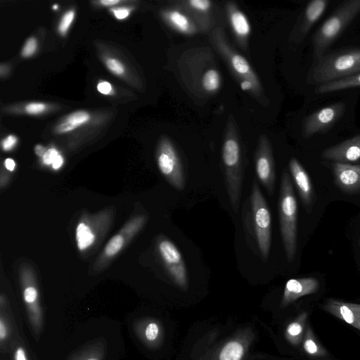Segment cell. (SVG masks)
Listing matches in <instances>:
<instances>
[{
    "instance_id": "cell-1",
    "label": "cell",
    "mask_w": 360,
    "mask_h": 360,
    "mask_svg": "<svg viewBox=\"0 0 360 360\" xmlns=\"http://www.w3.org/2000/svg\"><path fill=\"white\" fill-rule=\"evenodd\" d=\"M360 72V48L338 50L317 59L310 72L312 84L319 85Z\"/></svg>"
},
{
    "instance_id": "cell-2",
    "label": "cell",
    "mask_w": 360,
    "mask_h": 360,
    "mask_svg": "<svg viewBox=\"0 0 360 360\" xmlns=\"http://www.w3.org/2000/svg\"><path fill=\"white\" fill-rule=\"evenodd\" d=\"M278 216L286 257L288 262H292L297 251V205L290 178L285 169L281 176Z\"/></svg>"
},
{
    "instance_id": "cell-3",
    "label": "cell",
    "mask_w": 360,
    "mask_h": 360,
    "mask_svg": "<svg viewBox=\"0 0 360 360\" xmlns=\"http://www.w3.org/2000/svg\"><path fill=\"white\" fill-rule=\"evenodd\" d=\"M360 13V0L342 3L320 26L313 39L314 53L316 59L338 39L344 30Z\"/></svg>"
},
{
    "instance_id": "cell-4",
    "label": "cell",
    "mask_w": 360,
    "mask_h": 360,
    "mask_svg": "<svg viewBox=\"0 0 360 360\" xmlns=\"http://www.w3.org/2000/svg\"><path fill=\"white\" fill-rule=\"evenodd\" d=\"M221 158L230 203L237 212L242 191L243 168L240 143L232 124H229L224 139Z\"/></svg>"
},
{
    "instance_id": "cell-5",
    "label": "cell",
    "mask_w": 360,
    "mask_h": 360,
    "mask_svg": "<svg viewBox=\"0 0 360 360\" xmlns=\"http://www.w3.org/2000/svg\"><path fill=\"white\" fill-rule=\"evenodd\" d=\"M212 41L228 64L240 89L255 96H261L262 89L250 64L229 44L220 28L212 32Z\"/></svg>"
},
{
    "instance_id": "cell-6",
    "label": "cell",
    "mask_w": 360,
    "mask_h": 360,
    "mask_svg": "<svg viewBox=\"0 0 360 360\" xmlns=\"http://www.w3.org/2000/svg\"><path fill=\"white\" fill-rule=\"evenodd\" d=\"M253 231L262 257L267 259L271 240V217L268 205L254 180L250 195Z\"/></svg>"
},
{
    "instance_id": "cell-7",
    "label": "cell",
    "mask_w": 360,
    "mask_h": 360,
    "mask_svg": "<svg viewBox=\"0 0 360 360\" xmlns=\"http://www.w3.org/2000/svg\"><path fill=\"white\" fill-rule=\"evenodd\" d=\"M112 210H102L94 214L82 216L75 229V241L78 250H89L104 236L111 224Z\"/></svg>"
},
{
    "instance_id": "cell-8",
    "label": "cell",
    "mask_w": 360,
    "mask_h": 360,
    "mask_svg": "<svg viewBox=\"0 0 360 360\" xmlns=\"http://www.w3.org/2000/svg\"><path fill=\"white\" fill-rule=\"evenodd\" d=\"M19 276L30 322L34 331L39 333L41 329L43 316L34 270L30 264L22 263L19 267Z\"/></svg>"
},
{
    "instance_id": "cell-9",
    "label": "cell",
    "mask_w": 360,
    "mask_h": 360,
    "mask_svg": "<svg viewBox=\"0 0 360 360\" xmlns=\"http://www.w3.org/2000/svg\"><path fill=\"white\" fill-rule=\"evenodd\" d=\"M146 221L147 217L143 214L136 215L127 221L119 232L108 240L95 262L94 269H103L142 229Z\"/></svg>"
},
{
    "instance_id": "cell-10",
    "label": "cell",
    "mask_w": 360,
    "mask_h": 360,
    "mask_svg": "<svg viewBox=\"0 0 360 360\" xmlns=\"http://www.w3.org/2000/svg\"><path fill=\"white\" fill-rule=\"evenodd\" d=\"M156 162L160 172L175 189L183 190L185 176L179 154L172 141L165 137L158 143Z\"/></svg>"
},
{
    "instance_id": "cell-11",
    "label": "cell",
    "mask_w": 360,
    "mask_h": 360,
    "mask_svg": "<svg viewBox=\"0 0 360 360\" xmlns=\"http://www.w3.org/2000/svg\"><path fill=\"white\" fill-rule=\"evenodd\" d=\"M159 257L172 280L181 289L188 284V272L183 256L176 245L169 238L160 236L157 240Z\"/></svg>"
},
{
    "instance_id": "cell-12",
    "label": "cell",
    "mask_w": 360,
    "mask_h": 360,
    "mask_svg": "<svg viewBox=\"0 0 360 360\" xmlns=\"http://www.w3.org/2000/svg\"><path fill=\"white\" fill-rule=\"evenodd\" d=\"M345 109L344 102H337L311 113L303 122V136L308 139L317 133L326 132L340 119Z\"/></svg>"
},
{
    "instance_id": "cell-13",
    "label": "cell",
    "mask_w": 360,
    "mask_h": 360,
    "mask_svg": "<svg viewBox=\"0 0 360 360\" xmlns=\"http://www.w3.org/2000/svg\"><path fill=\"white\" fill-rule=\"evenodd\" d=\"M255 167L257 177L269 194L272 195L276 179L274 158L268 139L264 135L260 136L255 155Z\"/></svg>"
},
{
    "instance_id": "cell-14",
    "label": "cell",
    "mask_w": 360,
    "mask_h": 360,
    "mask_svg": "<svg viewBox=\"0 0 360 360\" xmlns=\"http://www.w3.org/2000/svg\"><path fill=\"white\" fill-rule=\"evenodd\" d=\"M331 168L335 184L341 191L347 194L360 192V165L333 162Z\"/></svg>"
},
{
    "instance_id": "cell-15",
    "label": "cell",
    "mask_w": 360,
    "mask_h": 360,
    "mask_svg": "<svg viewBox=\"0 0 360 360\" xmlns=\"http://www.w3.org/2000/svg\"><path fill=\"white\" fill-rule=\"evenodd\" d=\"M321 158L335 162L348 163L360 160V134L326 148Z\"/></svg>"
},
{
    "instance_id": "cell-16",
    "label": "cell",
    "mask_w": 360,
    "mask_h": 360,
    "mask_svg": "<svg viewBox=\"0 0 360 360\" xmlns=\"http://www.w3.org/2000/svg\"><path fill=\"white\" fill-rule=\"evenodd\" d=\"M289 169L303 205L308 211H310L314 191L307 172L295 158H292L289 161Z\"/></svg>"
},
{
    "instance_id": "cell-17",
    "label": "cell",
    "mask_w": 360,
    "mask_h": 360,
    "mask_svg": "<svg viewBox=\"0 0 360 360\" xmlns=\"http://www.w3.org/2000/svg\"><path fill=\"white\" fill-rule=\"evenodd\" d=\"M319 288L318 280L313 277L290 279L285 283L281 304L287 306L301 297L315 293Z\"/></svg>"
},
{
    "instance_id": "cell-18",
    "label": "cell",
    "mask_w": 360,
    "mask_h": 360,
    "mask_svg": "<svg viewBox=\"0 0 360 360\" xmlns=\"http://www.w3.org/2000/svg\"><path fill=\"white\" fill-rule=\"evenodd\" d=\"M323 309L360 330V304L329 299Z\"/></svg>"
},
{
    "instance_id": "cell-19",
    "label": "cell",
    "mask_w": 360,
    "mask_h": 360,
    "mask_svg": "<svg viewBox=\"0 0 360 360\" xmlns=\"http://www.w3.org/2000/svg\"><path fill=\"white\" fill-rule=\"evenodd\" d=\"M329 4L328 0H313L304 9L297 34V41H302L314 25L320 19Z\"/></svg>"
},
{
    "instance_id": "cell-20",
    "label": "cell",
    "mask_w": 360,
    "mask_h": 360,
    "mask_svg": "<svg viewBox=\"0 0 360 360\" xmlns=\"http://www.w3.org/2000/svg\"><path fill=\"white\" fill-rule=\"evenodd\" d=\"M226 11L235 37L240 43L245 44L251 32V26L247 16L233 3L227 4Z\"/></svg>"
},
{
    "instance_id": "cell-21",
    "label": "cell",
    "mask_w": 360,
    "mask_h": 360,
    "mask_svg": "<svg viewBox=\"0 0 360 360\" xmlns=\"http://www.w3.org/2000/svg\"><path fill=\"white\" fill-rule=\"evenodd\" d=\"M164 18L174 30L181 34L192 35L197 32V27L193 20L180 10H168L165 12Z\"/></svg>"
},
{
    "instance_id": "cell-22",
    "label": "cell",
    "mask_w": 360,
    "mask_h": 360,
    "mask_svg": "<svg viewBox=\"0 0 360 360\" xmlns=\"http://www.w3.org/2000/svg\"><path fill=\"white\" fill-rule=\"evenodd\" d=\"M360 86V72L340 79L319 85L316 94H326Z\"/></svg>"
},
{
    "instance_id": "cell-23",
    "label": "cell",
    "mask_w": 360,
    "mask_h": 360,
    "mask_svg": "<svg viewBox=\"0 0 360 360\" xmlns=\"http://www.w3.org/2000/svg\"><path fill=\"white\" fill-rule=\"evenodd\" d=\"M307 314L302 313L296 319L290 323L286 328L287 339L293 345H298L303 336Z\"/></svg>"
},
{
    "instance_id": "cell-24",
    "label": "cell",
    "mask_w": 360,
    "mask_h": 360,
    "mask_svg": "<svg viewBox=\"0 0 360 360\" xmlns=\"http://www.w3.org/2000/svg\"><path fill=\"white\" fill-rule=\"evenodd\" d=\"M303 347L306 353L312 356H323L326 354V349L309 327L307 328L304 337Z\"/></svg>"
},
{
    "instance_id": "cell-25",
    "label": "cell",
    "mask_w": 360,
    "mask_h": 360,
    "mask_svg": "<svg viewBox=\"0 0 360 360\" xmlns=\"http://www.w3.org/2000/svg\"><path fill=\"white\" fill-rule=\"evenodd\" d=\"M244 354V347L238 341H231L221 349L219 360H241Z\"/></svg>"
},
{
    "instance_id": "cell-26",
    "label": "cell",
    "mask_w": 360,
    "mask_h": 360,
    "mask_svg": "<svg viewBox=\"0 0 360 360\" xmlns=\"http://www.w3.org/2000/svg\"><path fill=\"white\" fill-rule=\"evenodd\" d=\"M221 85V76L216 69H209L203 75L202 86L208 92L217 91Z\"/></svg>"
},
{
    "instance_id": "cell-27",
    "label": "cell",
    "mask_w": 360,
    "mask_h": 360,
    "mask_svg": "<svg viewBox=\"0 0 360 360\" xmlns=\"http://www.w3.org/2000/svg\"><path fill=\"white\" fill-rule=\"evenodd\" d=\"M184 6L196 15H205L211 10L212 2L210 0H188L184 2Z\"/></svg>"
},
{
    "instance_id": "cell-28",
    "label": "cell",
    "mask_w": 360,
    "mask_h": 360,
    "mask_svg": "<svg viewBox=\"0 0 360 360\" xmlns=\"http://www.w3.org/2000/svg\"><path fill=\"white\" fill-rule=\"evenodd\" d=\"M160 335V326L155 321L147 323L143 330L144 340L148 342H155Z\"/></svg>"
},
{
    "instance_id": "cell-29",
    "label": "cell",
    "mask_w": 360,
    "mask_h": 360,
    "mask_svg": "<svg viewBox=\"0 0 360 360\" xmlns=\"http://www.w3.org/2000/svg\"><path fill=\"white\" fill-rule=\"evenodd\" d=\"M89 119L90 116L86 112L77 111L69 115L66 121L78 127L86 122Z\"/></svg>"
},
{
    "instance_id": "cell-30",
    "label": "cell",
    "mask_w": 360,
    "mask_h": 360,
    "mask_svg": "<svg viewBox=\"0 0 360 360\" xmlns=\"http://www.w3.org/2000/svg\"><path fill=\"white\" fill-rule=\"evenodd\" d=\"M75 17L74 11H69L65 13L59 23L58 31L62 35H65Z\"/></svg>"
},
{
    "instance_id": "cell-31",
    "label": "cell",
    "mask_w": 360,
    "mask_h": 360,
    "mask_svg": "<svg viewBox=\"0 0 360 360\" xmlns=\"http://www.w3.org/2000/svg\"><path fill=\"white\" fill-rule=\"evenodd\" d=\"M105 64L108 70L117 75H122L124 72V68L122 64L117 59L108 58Z\"/></svg>"
},
{
    "instance_id": "cell-32",
    "label": "cell",
    "mask_w": 360,
    "mask_h": 360,
    "mask_svg": "<svg viewBox=\"0 0 360 360\" xmlns=\"http://www.w3.org/2000/svg\"><path fill=\"white\" fill-rule=\"evenodd\" d=\"M37 49V41L34 37L29 38L22 51L24 57H30L34 53Z\"/></svg>"
},
{
    "instance_id": "cell-33",
    "label": "cell",
    "mask_w": 360,
    "mask_h": 360,
    "mask_svg": "<svg viewBox=\"0 0 360 360\" xmlns=\"http://www.w3.org/2000/svg\"><path fill=\"white\" fill-rule=\"evenodd\" d=\"M59 155L57 150L55 148H49L46 150L42 157V162L46 165H52L53 162Z\"/></svg>"
},
{
    "instance_id": "cell-34",
    "label": "cell",
    "mask_w": 360,
    "mask_h": 360,
    "mask_svg": "<svg viewBox=\"0 0 360 360\" xmlns=\"http://www.w3.org/2000/svg\"><path fill=\"white\" fill-rule=\"evenodd\" d=\"M46 105L41 103H32L26 105L25 110L28 114L35 115L44 111Z\"/></svg>"
},
{
    "instance_id": "cell-35",
    "label": "cell",
    "mask_w": 360,
    "mask_h": 360,
    "mask_svg": "<svg viewBox=\"0 0 360 360\" xmlns=\"http://www.w3.org/2000/svg\"><path fill=\"white\" fill-rule=\"evenodd\" d=\"M17 138L13 135L8 136L1 143L2 149L5 151L11 150L17 143Z\"/></svg>"
},
{
    "instance_id": "cell-36",
    "label": "cell",
    "mask_w": 360,
    "mask_h": 360,
    "mask_svg": "<svg viewBox=\"0 0 360 360\" xmlns=\"http://www.w3.org/2000/svg\"><path fill=\"white\" fill-rule=\"evenodd\" d=\"M8 335V329L6 322L1 316L0 318V341L3 343L7 338Z\"/></svg>"
},
{
    "instance_id": "cell-37",
    "label": "cell",
    "mask_w": 360,
    "mask_h": 360,
    "mask_svg": "<svg viewBox=\"0 0 360 360\" xmlns=\"http://www.w3.org/2000/svg\"><path fill=\"white\" fill-rule=\"evenodd\" d=\"M77 128L75 125L68 122V121H65L57 126L56 129V131L57 133H65L70 131H72Z\"/></svg>"
},
{
    "instance_id": "cell-38",
    "label": "cell",
    "mask_w": 360,
    "mask_h": 360,
    "mask_svg": "<svg viewBox=\"0 0 360 360\" xmlns=\"http://www.w3.org/2000/svg\"><path fill=\"white\" fill-rule=\"evenodd\" d=\"M14 360H29L25 349L18 346L15 348L13 354Z\"/></svg>"
},
{
    "instance_id": "cell-39",
    "label": "cell",
    "mask_w": 360,
    "mask_h": 360,
    "mask_svg": "<svg viewBox=\"0 0 360 360\" xmlns=\"http://www.w3.org/2000/svg\"><path fill=\"white\" fill-rule=\"evenodd\" d=\"M97 89L99 92L103 94H108L112 90L110 84L107 82L98 83Z\"/></svg>"
},
{
    "instance_id": "cell-40",
    "label": "cell",
    "mask_w": 360,
    "mask_h": 360,
    "mask_svg": "<svg viewBox=\"0 0 360 360\" xmlns=\"http://www.w3.org/2000/svg\"><path fill=\"white\" fill-rule=\"evenodd\" d=\"M115 17L117 19L126 18L129 14V10L127 8H117L112 10Z\"/></svg>"
},
{
    "instance_id": "cell-41",
    "label": "cell",
    "mask_w": 360,
    "mask_h": 360,
    "mask_svg": "<svg viewBox=\"0 0 360 360\" xmlns=\"http://www.w3.org/2000/svg\"><path fill=\"white\" fill-rule=\"evenodd\" d=\"M4 166L7 170L13 172L15 167V162L11 158H6L4 160Z\"/></svg>"
},
{
    "instance_id": "cell-42",
    "label": "cell",
    "mask_w": 360,
    "mask_h": 360,
    "mask_svg": "<svg viewBox=\"0 0 360 360\" xmlns=\"http://www.w3.org/2000/svg\"><path fill=\"white\" fill-rule=\"evenodd\" d=\"M63 164V158L60 155H58L54 162L52 164V168L55 170L58 169L61 167Z\"/></svg>"
},
{
    "instance_id": "cell-43",
    "label": "cell",
    "mask_w": 360,
    "mask_h": 360,
    "mask_svg": "<svg viewBox=\"0 0 360 360\" xmlns=\"http://www.w3.org/2000/svg\"><path fill=\"white\" fill-rule=\"evenodd\" d=\"M46 151V148L41 145H37L34 147V152L39 157L42 158Z\"/></svg>"
},
{
    "instance_id": "cell-44",
    "label": "cell",
    "mask_w": 360,
    "mask_h": 360,
    "mask_svg": "<svg viewBox=\"0 0 360 360\" xmlns=\"http://www.w3.org/2000/svg\"><path fill=\"white\" fill-rule=\"evenodd\" d=\"M120 2V1H119V0H102L100 1V3L102 5L105 6L115 5Z\"/></svg>"
},
{
    "instance_id": "cell-45",
    "label": "cell",
    "mask_w": 360,
    "mask_h": 360,
    "mask_svg": "<svg viewBox=\"0 0 360 360\" xmlns=\"http://www.w3.org/2000/svg\"><path fill=\"white\" fill-rule=\"evenodd\" d=\"M5 301L6 300H5V298H4V295H1L0 296V304H1V307H2L5 304Z\"/></svg>"
},
{
    "instance_id": "cell-46",
    "label": "cell",
    "mask_w": 360,
    "mask_h": 360,
    "mask_svg": "<svg viewBox=\"0 0 360 360\" xmlns=\"http://www.w3.org/2000/svg\"><path fill=\"white\" fill-rule=\"evenodd\" d=\"M84 360H101V359L99 358H97L95 356H91V357H88Z\"/></svg>"
},
{
    "instance_id": "cell-47",
    "label": "cell",
    "mask_w": 360,
    "mask_h": 360,
    "mask_svg": "<svg viewBox=\"0 0 360 360\" xmlns=\"http://www.w3.org/2000/svg\"><path fill=\"white\" fill-rule=\"evenodd\" d=\"M58 8L57 5H55V6H53V8H55V9H56V8Z\"/></svg>"
}]
</instances>
